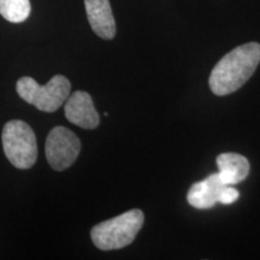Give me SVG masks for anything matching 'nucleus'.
<instances>
[{
  "mask_svg": "<svg viewBox=\"0 0 260 260\" xmlns=\"http://www.w3.org/2000/svg\"><path fill=\"white\" fill-rule=\"evenodd\" d=\"M3 148L9 161L17 169L31 168L38 157V145L34 132L19 119L5 124L2 134Z\"/></svg>",
  "mask_w": 260,
  "mask_h": 260,
  "instance_id": "obj_4",
  "label": "nucleus"
},
{
  "mask_svg": "<svg viewBox=\"0 0 260 260\" xmlns=\"http://www.w3.org/2000/svg\"><path fill=\"white\" fill-rule=\"evenodd\" d=\"M260 63V44L248 42L226 53L211 71L209 84L216 95L240 89L252 77Z\"/></svg>",
  "mask_w": 260,
  "mask_h": 260,
  "instance_id": "obj_1",
  "label": "nucleus"
},
{
  "mask_svg": "<svg viewBox=\"0 0 260 260\" xmlns=\"http://www.w3.org/2000/svg\"><path fill=\"white\" fill-rule=\"evenodd\" d=\"M220 180L228 186L240 183L249 174V162L246 157L237 153H222L217 157Z\"/></svg>",
  "mask_w": 260,
  "mask_h": 260,
  "instance_id": "obj_9",
  "label": "nucleus"
},
{
  "mask_svg": "<svg viewBox=\"0 0 260 260\" xmlns=\"http://www.w3.org/2000/svg\"><path fill=\"white\" fill-rule=\"evenodd\" d=\"M240 198V193L239 190L233 188V186H225L224 189L222 190L219 197V203L223 205H230Z\"/></svg>",
  "mask_w": 260,
  "mask_h": 260,
  "instance_id": "obj_11",
  "label": "nucleus"
},
{
  "mask_svg": "<svg viewBox=\"0 0 260 260\" xmlns=\"http://www.w3.org/2000/svg\"><path fill=\"white\" fill-rule=\"evenodd\" d=\"M64 113L68 121L80 128L95 129L99 125L100 118L92 96L83 90H77L68 99Z\"/></svg>",
  "mask_w": 260,
  "mask_h": 260,
  "instance_id": "obj_6",
  "label": "nucleus"
},
{
  "mask_svg": "<svg viewBox=\"0 0 260 260\" xmlns=\"http://www.w3.org/2000/svg\"><path fill=\"white\" fill-rule=\"evenodd\" d=\"M228 184L220 180L219 174H212L204 181L197 182L190 187L187 194V200L195 209H211L219 203V197L224 187Z\"/></svg>",
  "mask_w": 260,
  "mask_h": 260,
  "instance_id": "obj_8",
  "label": "nucleus"
},
{
  "mask_svg": "<svg viewBox=\"0 0 260 260\" xmlns=\"http://www.w3.org/2000/svg\"><path fill=\"white\" fill-rule=\"evenodd\" d=\"M0 15L11 23H22L30 15L29 0H0Z\"/></svg>",
  "mask_w": 260,
  "mask_h": 260,
  "instance_id": "obj_10",
  "label": "nucleus"
},
{
  "mask_svg": "<svg viewBox=\"0 0 260 260\" xmlns=\"http://www.w3.org/2000/svg\"><path fill=\"white\" fill-rule=\"evenodd\" d=\"M92 30L99 38L111 40L116 35V22L109 0H84Z\"/></svg>",
  "mask_w": 260,
  "mask_h": 260,
  "instance_id": "obj_7",
  "label": "nucleus"
},
{
  "mask_svg": "<svg viewBox=\"0 0 260 260\" xmlns=\"http://www.w3.org/2000/svg\"><path fill=\"white\" fill-rule=\"evenodd\" d=\"M46 158L50 167L63 171L74 164L81 151V142L76 134L65 126H56L46 139Z\"/></svg>",
  "mask_w": 260,
  "mask_h": 260,
  "instance_id": "obj_5",
  "label": "nucleus"
},
{
  "mask_svg": "<svg viewBox=\"0 0 260 260\" xmlns=\"http://www.w3.org/2000/svg\"><path fill=\"white\" fill-rule=\"evenodd\" d=\"M18 95L44 112H54L63 105L69 96L71 84L63 75H56L41 86L31 77L24 76L16 84Z\"/></svg>",
  "mask_w": 260,
  "mask_h": 260,
  "instance_id": "obj_3",
  "label": "nucleus"
},
{
  "mask_svg": "<svg viewBox=\"0 0 260 260\" xmlns=\"http://www.w3.org/2000/svg\"><path fill=\"white\" fill-rule=\"evenodd\" d=\"M145 222L144 212L130 210L119 216L96 224L90 232L94 246L102 251H112L129 246L135 240Z\"/></svg>",
  "mask_w": 260,
  "mask_h": 260,
  "instance_id": "obj_2",
  "label": "nucleus"
}]
</instances>
